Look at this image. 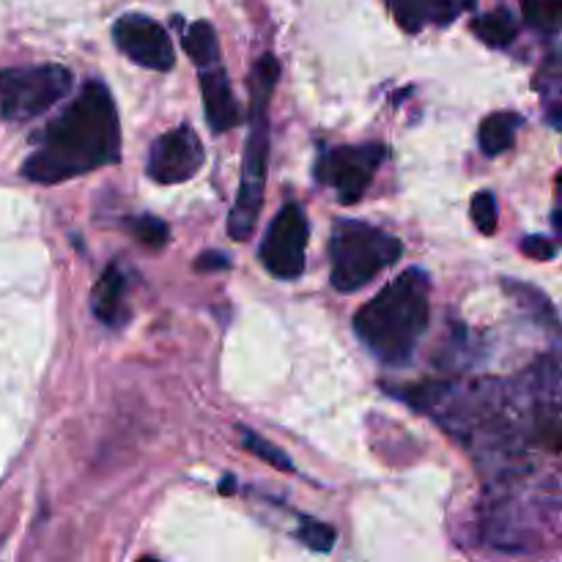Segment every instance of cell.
<instances>
[{
    "mask_svg": "<svg viewBox=\"0 0 562 562\" xmlns=\"http://www.w3.org/2000/svg\"><path fill=\"white\" fill-rule=\"evenodd\" d=\"M121 159V121L102 80H88L75 99L44 126L38 148L22 162L36 184H60Z\"/></svg>",
    "mask_w": 562,
    "mask_h": 562,
    "instance_id": "cell-1",
    "label": "cell"
},
{
    "mask_svg": "<svg viewBox=\"0 0 562 562\" xmlns=\"http://www.w3.org/2000/svg\"><path fill=\"white\" fill-rule=\"evenodd\" d=\"M431 322V278L415 267L384 285L355 316V333L379 362L409 366Z\"/></svg>",
    "mask_w": 562,
    "mask_h": 562,
    "instance_id": "cell-2",
    "label": "cell"
},
{
    "mask_svg": "<svg viewBox=\"0 0 562 562\" xmlns=\"http://www.w3.org/2000/svg\"><path fill=\"white\" fill-rule=\"evenodd\" d=\"M280 64L272 53L261 55L250 77V135L245 143L241 159V184L228 214V236L247 241L256 231L258 214L263 206V187H267L269 165V99L278 86Z\"/></svg>",
    "mask_w": 562,
    "mask_h": 562,
    "instance_id": "cell-3",
    "label": "cell"
},
{
    "mask_svg": "<svg viewBox=\"0 0 562 562\" xmlns=\"http://www.w3.org/2000/svg\"><path fill=\"white\" fill-rule=\"evenodd\" d=\"M401 252H404V245L398 236L362 220H338L329 236L333 289L340 294H355L379 272L393 267Z\"/></svg>",
    "mask_w": 562,
    "mask_h": 562,
    "instance_id": "cell-4",
    "label": "cell"
},
{
    "mask_svg": "<svg viewBox=\"0 0 562 562\" xmlns=\"http://www.w3.org/2000/svg\"><path fill=\"white\" fill-rule=\"evenodd\" d=\"M75 86V77L66 66H11L0 71V119L25 124L47 113Z\"/></svg>",
    "mask_w": 562,
    "mask_h": 562,
    "instance_id": "cell-5",
    "label": "cell"
},
{
    "mask_svg": "<svg viewBox=\"0 0 562 562\" xmlns=\"http://www.w3.org/2000/svg\"><path fill=\"white\" fill-rule=\"evenodd\" d=\"M384 159H387V148L382 143L322 148L316 159V181L338 190V201L351 206L366 195Z\"/></svg>",
    "mask_w": 562,
    "mask_h": 562,
    "instance_id": "cell-6",
    "label": "cell"
},
{
    "mask_svg": "<svg viewBox=\"0 0 562 562\" xmlns=\"http://www.w3.org/2000/svg\"><path fill=\"white\" fill-rule=\"evenodd\" d=\"M307 214L300 203H285L278 217L269 223L263 234L258 258L267 267L269 274L278 280H296L305 272V250H307Z\"/></svg>",
    "mask_w": 562,
    "mask_h": 562,
    "instance_id": "cell-7",
    "label": "cell"
},
{
    "mask_svg": "<svg viewBox=\"0 0 562 562\" xmlns=\"http://www.w3.org/2000/svg\"><path fill=\"white\" fill-rule=\"evenodd\" d=\"M203 162H206V151H203L201 137L190 124H181L157 137L148 148L146 173L157 184H181V181H190L203 168Z\"/></svg>",
    "mask_w": 562,
    "mask_h": 562,
    "instance_id": "cell-8",
    "label": "cell"
},
{
    "mask_svg": "<svg viewBox=\"0 0 562 562\" xmlns=\"http://www.w3.org/2000/svg\"><path fill=\"white\" fill-rule=\"evenodd\" d=\"M113 42L132 64L151 71L173 69V44L168 31L146 14H124L113 25Z\"/></svg>",
    "mask_w": 562,
    "mask_h": 562,
    "instance_id": "cell-9",
    "label": "cell"
},
{
    "mask_svg": "<svg viewBox=\"0 0 562 562\" xmlns=\"http://www.w3.org/2000/svg\"><path fill=\"white\" fill-rule=\"evenodd\" d=\"M201 93H203V110H206L209 130L214 135H223V132L234 130L241 121L239 102H236L234 86H231L228 75L220 64L206 66L201 69Z\"/></svg>",
    "mask_w": 562,
    "mask_h": 562,
    "instance_id": "cell-10",
    "label": "cell"
},
{
    "mask_svg": "<svg viewBox=\"0 0 562 562\" xmlns=\"http://www.w3.org/2000/svg\"><path fill=\"white\" fill-rule=\"evenodd\" d=\"M384 3L406 33H420L428 25H448L461 14V9H472L475 0H384Z\"/></svg>",
    "mask_w": 562,
    "mask_h": 562,
    "instance_id": "cell-11",
    "label": "cell"
},
{
    "mask_svg": "<svg viewBox=\"0 0 562 562\" xmlns=\"http://www.w3.org/2000/svg\"><path fill=\"white\" fill-rule=\"evenodd\" d=\"M124 291H126L124 272H121L115 263H110V267L102 272V278L97 280V285H93V294H91L93 316H97L102 324H108V327L119 324Z\"/></svg>",
    "mask_w": 562,
    "mask_h": 562,
    "instance_id": "cell-12",
    "label": "cell"
},
{
    "mask_svg": "<svg viewBox=\"0 0 562 562\" xmlns=\"http://www.w3.org/2000/svg\"><path fill=\"white\" fill-rule=\"evenodd\" d=\"M525 119L519 113H510V110H499L483 119L481 130H477V143H481V151L486 157H497L505 154L516 140V132L521 130Z\"/></svg>",
    "mask_w": 562,
    "mask_h": 562,
    "instance_id": "cell-13",
    "label": "cell"
},
{
    "mask_svg": "<svg viewBox=\"0 0 562 562\" xmlns=\"http://www.w3.org/2000/svg\"><path fill=\"white\" fill-rule=\"evenodd\" d=\"M472 31L481 42H486L488 47H508L516 38L519 31V22L510 14L508 9H494L488 14H481L472 20Z\"/></svg>",
    "mask_w": 562,
    "mask_h": 562,
    "instance_id": "cell-14",
    "label": "cell"
},
{
    "mask_svg": "<svg viewBox=\"0 0 562 562\" xmlns=\"http://www.w3.org/2000/svg\"><path fill=\"white\" fill-rule=\"evenodd\" d=\"M181 42H184L187 55H190L201 69L220 64V42L212 22L206 20L192 22V25L184 31V38H181Z\"/></svg>",
    "mask_w": 562,
    "mask_h": 562,
    "instance_id": "cell-15",
    "label": "cell"
},
{
    "mask_svg": "<svg viewBox=\"0 0 562 562\" xmlns=\"http://www.w3.org/2000/svg\"><path fill=\"white\" fill-rule=\"evenodd\" d=\"M521 14L532 31L558 36L562 22V0H521Z\"/></svg>",
    "mask_w": 562,
    "mask_h": 562,
    "instance_id": "cell-16",
    "label": "cell"
},
{
    "mask_svg": "<svg viewBox=\"0 0 562 562\" xmlns=\"http://www.w3.org/2000/svg\"><path fill=\"white\" fill-rule=\"evenodd\" d=\"M505 289L516 296V302H519V305L530 307V311L536 313L538 322L547 324V327H552V329H558V311H554L552 302L547 300V294L536 291L532 285L510 283V280H505Z\"/></svg>",
    "mask_w": 562,
    "mask_h": 562,
    "instance_id": "cell-17",
    "label": "cell"
},
{
    "mask_svg": "<svg viewBox=\"0 0 562 562\" xmlns=\"http://www.w3.org/2000/svg\"><path fill=\"white\" fill-rule=\"evenodd\" d=\"M450 390H453V384L450 382H420V384H409V387L401 390V393H395L393 390V393L398 395L401 401L415 406V409L426 412V409H437V406L448 398Z\"/></svg>",
    "mask_w": 562,
    "mask_h": 562,
    "instance_id": "cell-18",
    "label": "cell"
},
{
    "mask_svg": "<svg viewBox=\"0 0 562 562\" xmlns=\"http://www.w3.org/2000/svg\"><path fill=\"white\" fill-rule=\"evenodd\" d=\"M126 225H130V231L135 234V239L140 241V245L151 247V250H159V247L168 245V239H170L168 225H165L159 217H154V214H140V217H132V220H126Z\"/></svg>",
    "mask_w": 562,
    "mask_h": 562,
    "instance_id": "cell-19",
    "label": "cell"
},
{
    "mask_svg": "<svg viewBox=\"0 0 562 562\" xmlns=\"http://www.w3.org/2000/svg\"><path fill=\"white\" fill-rule=\"evenodd\" d=\"M241 445H245L252 456H258V459L267 461L269 467H274V470L294 472V464H291L289 456H285L280 448H274L272 442H267L263 437H258L256 431H247V428H241Z\"/></svg>",
    "mask_w": 562,
    "mask_h": 562,
    "instance_id": "cell-20",
    "label": "cell"
},
{
    "mask_svg": "<svg viewBox=\"0 0 562 562\" xmlns=\"http://www.w3.org/2000/svg\"><path fill=\"white\" fill-rule=\"evenodd\" d=\"M296 538L305 543L313 552H333L335 547V530L324 521L311 519V516H300V530H296Z\"/></svg>",
    "mask_w": 562,
    "mask_h": 562,
    "instance_id": "cell-21",
    "label": "cell"
},
{
    "mask_svg": "<svg viewBox=\"0 0 562 562\" xmlns=\"http://www.w3.org/2000/svg\"><path fill=\"white\" fill-rule=\"evenodd\" d=\"M472 223H475V228L486 236H492L494 231H497L499 225L497 198H494L488 190L477 192V195L472 198Z\"/></svg>",
    "mask_w": 562,
    "mask_h": 562,
    "instance_id": "cell-22",
    "label": "cell"
},
{
    "mask_svg": "<svg viewBox=\"0 0 562 562\" xmlns=\"http://www.w3.org/2000/svg\"><path fill=\"white\" fill-rule=\"evenodd\" d=\"M521 252L530 258H536V261H552V258L558 256V245H554V241H549L547 236L532 234V236H525V239H521Z\"/></svg>",
    "mask_w": 562,
    "mask_h": 562,
    "instance_id": "cell-23",
    "label": "cell"
},
{
    "mask_svg": "<svg viewBox=\"0 0 562 562\" xmlns=\"http://www.w3.org/2000/svg\"><path fill=\"white\" fill-rule=\"evenodd\" d=\"M228 267H231V258L225 256V252H217V250L201 252L195 261L198 272H220V269H228Z\"/></svg>",
    "mask_w": 562,
    "mask_h": 562,
    "instance_id": "cell-24",
    "label": "cell"
},
{
    "mask_svg": "<svg viewBox=\"0 0 562 562\" xmlns=\"http://www.w3.org/2000/svg\"><path fill=\"white\" fill-rule=\"evenodd\" d=\"M231 486H236V481H234V477L228 475V477H225V481H223V492H225V494H231Z\"/></svg>",
    "mask_w": 562,
    "mask_h": 562,
    "instance_id": "cell-25",
    "label": "cell"
}]
</instances>
